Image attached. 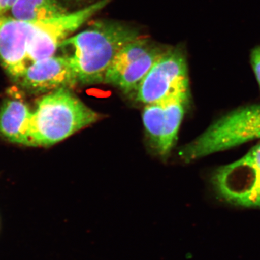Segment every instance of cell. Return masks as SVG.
I'll use <instances>...</instances> for the list:
<instances>
[{"mask_svg":"<svg viewBox=\"0 0 260 260\" xmlns=\"http://www.w3.org/2000/svg\"><path fill=\"white\" fill-rule=\"evenodd\" d=\"M32 111L23 101L10 99L0 109V133L13 143L29 145Z\"/></svg>","mask_w":260,"mask_h":260,"instance_id":"10","label":"cell"},{"mask_svg":"<svg viewBox=\"0 0 260 260\" xmlns=\"http://www.w3.org/2000/svg\"><path fill=\"white\" fill-rule=\"evenodd\" d=\"M113 0H99L73 13L49 20L31 22L28 45L29 64L55 54L70 35Z\"/></svg>","mask_w":260,"mask_h":260,"instance_id":"6","label":"cell"},{"mask_svg":"<svg viewBox=\"0 0 260 260\" xmlns=\"http://www.w3.org/2000/svg\"><path fill=\"white\" fill-rule=\"evenodd\" d=\"M18 0H0V14L8 15Z\"/></svg>","mask_w":260,"mask_h":260,"instance_id":"15","label":"cell"},{"mask_svg":"<svg viewBox=\"0 0 260 260\" xmlns=\"http://www.w3.org/2000/svg\"><path fill=\"white\" fill-rule=\"evenodd\" d=\"M57 0H18L8 15L24 22L49 20L68 13Z\"/></svg>","mask_w":260,"mask_h":260,"instance_id":"12","label":"cell"},{"mask_svg":"<svg viewBox=\"0 0 260 260\" xmlns=\"http://www.w3.org/2000/svg\"><path fill=\"white\" fill-rule=\"evenodd\" d=\"M100 116L70 90L51 91L32 111L29 145L47 146L59 143L99 120Z\"/></svg>","mask_w":260,"mask_h":260,"instance_id":"2","label":"cell"},{"mask_svg":"<svg viewBox=\"0 0 260 260\" xmlns=\"http://www.w3.org/2000/svg\"><path fill=\"white\" fill-rule=\"evenodd\" d=\"M71 1H74V2H82V1H85V0H71Z\"/></svg>","mask_w":260,"mask_h":260,"instance_id":"16","label":"cell"},{"mask_svg":"<svg viewBox=\"0 0 260 260\" xmlns=\"http://www.w3.org/2000/svg\"><path fill=\"white\" fill-rule=\"evenodd\" d=\"M189 90L187 59L184 48L169 47L136 90V99L145 104L159 103Z\"/></svg>","mask_w":260,"mask_h":260,"instance_id":"7","label":"cell"},{"mask_svg":"<svg viewBox=\"0 0 260 260\" xmlns=\"http://www.w3.org/2000/svg\"><path fill=\"white\" fill-rule=\"evenodd\" d=\"M31 22L20 21L0 14V63L18 80L28 66V45Z\"/></svg>","mask_w":260,"mask_h":260,"instance_id":"9","label":"cell"},{"mask_svg":"<svg viewBox=\"0 0 260 260\" xmlns=\"http://www.w3.org/2000/svg\"><path fill=\"white\" fill-rule=\"evenodd\" d=\"M256 139H260V104L223 116L181 149L179 155L184 162H191Z\"/></svg>","mask_w":260,"mask_h":260,"instance_id":"3","label":"cell"},{"mask_svg":"<svg viewBox=\"0 0 260 260\" xmlns=\"http://www.w3.org/2000/svg\"><path fill=\"white\" fill-rule=\"evenodd\" d=\"M250 62L260 86V45L253 48L251 51Z\"/></svg>","mask_w":260,"mask_h":260,"instance_id":"14","label":"cell"},{"mask_svg":"<svg viewBox=\"0 0 260 260\" xmlns=\"http://www.w3.org/2000/svg\"><path fill=\"white\" fill-rule=\"evenodd\" d=\"M18 81L34 92L70 88L78 83L70 56L55 55L30 63Z\"/></svg>","mask_w":260,"mask_h":260,"instance_id":"8","label":"cell"},{"mask_svg":"<svg viewBox=\"0 0 260 260\" xmlns=\"http://www.w3.org/2000/svg\"><path fill=\"white\" fill-rule=\"evenodd\" d=\"M143 120L150 143L158 151L165 121V107L164 103L146 104L143 111Z\"/></svg>","mask_w":260,"mask_h":260,"instance_id":"13","label":"cell"},{"mask_svg":"<svg viewBox=\"0 0 260 260\" xmlns=\"http://www.w3.org/2000/svg\"><path fill=\"white\" fill-rule=\"evenodd\" d=\"M169 47H162L144 36L124 46L108 68L104 82L125 93L138 89L142 80Z\"/></svg>","mask_w":260,"mask_h":260,"instance_id":"5","label":"cell"},{"mask_svg":"<svg viewBox=\"0 0 260 260\" xmlns=\"http://www.w3.org/2000/svg\"><path fill=\"white\" fill-rule=\"evenodd\" d=\"M189 100V90L174 94L162 102L165 107V121L158 150L159 154L162 156L170 153L177 141L178 132Z\"/></svg>","mask_w":260,"mask_h":260,"instance_id":"11","label":"cell"},{"mask_svg":"<svg viewBox=\"0 0 260 260\" xmlns=\"http://www.w3.org/2000/svg\"><path fill=\"white\" fill-rule=\"evenodd\" d=\"M140 36L139 30L129 24L95 20L83 31L67 39L60 47L73 49L70 58L78 83L91 85L104 82L116 54Z\"/></svg>","mask_w":260,"mask_h":260,"instance_id":"1","label":"cell"},{"mask_svg":"<svg viewBox=\"0 0 260 260\" xmlns=\"http://www.w3.org/2000/svg\"><path fill=\"white\" fill-rule=\"evenodd\" d=\"M211 182L229 204L260 209V143L242 158L216 169Z\"/></svg>","mask_w":260,"mask_h":260,"instance_id":"4","label":"cell"}]
</instances>
